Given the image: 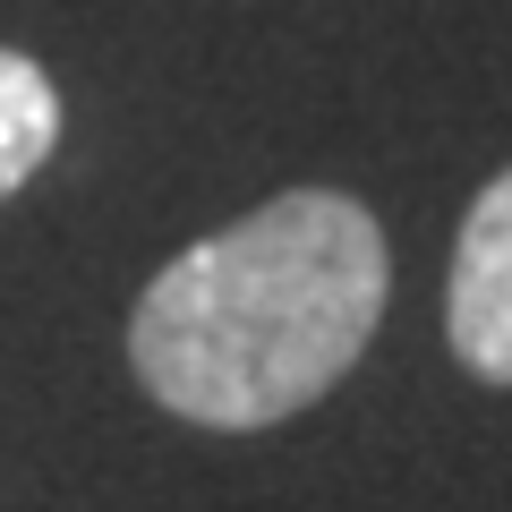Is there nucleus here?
Instances as JSON below:
<instances>
[{
  "mask_svg": "<svg viewBox=\"0 0 512 512\" xmlns=\"http://www.w3.org/2000/svg\"><path fill=\"white\" fill-rule=\"evenodd\" d=\"M384 231L342 188H291L146 282L128 367L197 427H274L350 376L384 316Z\"/></svg>",
  "mask_w": 512,
  "mask_h": 512,
  "instance_id": "1",
  "label": "nucleus"
},
{
  "mask_svg": "<svg viewBox=\"0 0 512 512\" xmlns=\"http://www.w3.org/2000/svg\"><path fill=\"white\" fill-rule=\"evenodd\" d=\"M453 359L487 384H512V171L478 188L470 222L453 239V291H444Z\"/></svg>",
  "mask_w": 512,
  "mask_h": 512,
  "instance_id": "2",
  "label": "nucleus"
},
{
  "mask_svg": "<svg viewBox=\"0 0 512 512\" xmlns=\"http://www.w3.org/2000/svg\"><path fill=\"white\" fill-rule=\"evenodd\" d=\"M60 146V94L26 52H0V197H18Z\"/></svg>",
  "mask_w": 512,
  "mask_h": 512,
  "instance_id": "3",
  "label": "nucleus"
}]
</instances>
